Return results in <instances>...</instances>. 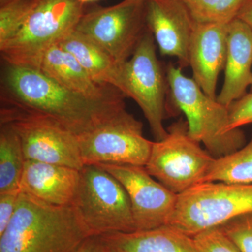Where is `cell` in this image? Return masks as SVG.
Segmentation results:
<instances>
[{"mask_svg":"<svg viewBox=\"0 0 252 252\" xmlns=\"http://www.w3.org/2000/svg\"><path fill=\"white\" fill-rule=\"evenodd\" d=\"M1 85L3 104L49 118L77 135L125 107L124 97L91 100L35 68L6 63Z\"/></svg>","mask_w":252,"mask_h":252,"instance_id":"1","label":"cell"},{"mask_svg":"<svg viewBox=\"0 0 252 252\" xmlns=\"http://www.w3.org/2000/svg\"><path fill=\"white\" fill-rule=\"evenodd\" d=\"M90 236L74 205H51L21 192L0 235V252H72Z\"/></svg>","mask_w":252,"mask_h":252,"instance_id":"2","label":"cell"},{"mask_svg":"<svg viewBox=\"0 0 252 252\" xmlns=\"http://www.w3.org/2000/svg\"><path fill=\"white\" fill-rule=\"evenodd\" d=\"M166 77L172 103L185 113L189 135L193 140L203 143L216 158L245 145L243 131L230 129L228 107L205 94L193 79L182 74V67L170 64Z\"/></svg>","mask_w":252,"mask_h":252,"instance_id":"3","label":"cell"},{"mask_svg":"<svg viewBox=\"0 0 252 252\" xmlns=\"http://www.w3.org/2000/svg\"><path fill=\"white\" fill-rule=\"evenodd\" d=\"M252 212V184L205 182L178 195L167 225L189 235Z\"/></svg>","mask_w":252,"mask_h":252,"instance_id":"4","label":"cell"},{"mask_svg":"<svg viewBox=\"0 0 252 252\" xmlns=\"http://www.w3.org/2000/svg\"><path fill=\"white\" fill-rule=\"evenodd\" d=\"M84 13L79 0H40L19 31L0 44L4 63L37 67L46 50L74 31Z\"/></svg>","mask_w":252,"mask_h":252,"instance_id":"5","label":"cell"},{"mask_svg":"<svg viewBox=\"0 0 252 252\" xmlns=\"http://www.w3.org/2000/svg\"><path fill=\"white\" fill-rule=\"evenodd\" d=\"M73 205L91 236L136 231L126 189L99 165H84L81 169Z\"/></svg>","mask_w":252,"mask_h":252,"instance_id":"6","label":"cell"},{"mask_svg":"<svg viewBox=\"0 0 252 252\" xmlns=\"http://www.w3.org/2000/svg\"><path fill=\"white\" fill-rule=\"evenodd\" d=\"M167 130L165 138L153 142L144 167L149 175L180 195L203 183L216 158L189 135L187 121L180 119Z\"/></svg>","mask_w":252,"mask_h":252,"instance_id":"7","label":"cell"},{"mask_svg":"<svg viewBox=\"0 0 252 252\" xmlns=\"http://www.w3.org/2000/svg\"><path fill=\"white\" fill-rule=\"evenodd\" d=\"M83 163L145 166L153 142L143 135V124L120 109L94 128L77 135Z\"/></svg>","mask_w":252,"mask_h":252,"instance_id":"8","label":"cell"},{"mask_svg":"<svg viewBox=\"0 0 252 252\" xmlns=\"http://www.w3.org/2000/svg\"><path fill=\"white\" fill-rule=\"evenodd\" d=\"M1 124L16 132L26 160L84 167L77 135L52 119L1 104Z\"/></svg>","mask_w":252,"mask_h":252,"instance_id":"9","label":"cell"},{"mask_svg":"<svg viewBox=\"0 0 252 252\" xmlns=\"http://www.w3.org/2000/svg\"><path fill=\"white\" fill-rule=\"evenodd\" d=\"M154 35L146 32L132 57L123 64L124 94L137 102L147 119L156 141L167 135L163 121L168 112L170 89L156 51Z\"/></svg>","mask_w":252,"mask_h":252,"instance_id":"10","label":"cell"},{"mask_svg":"<svg viewBox=\"0 0 252 252\" xmlns=\"http://www.w3.org/2000/svg\"><path fill=\"white\" fill-rule=\"evenodd\" d=\"M147 0H123L82 15L75 30L100 46L119 63L130 59L148 31Z\"/></svg>","mask_w":252,"mask_h":252,"instance_id":"11","label":"cell"},{"mask_svg":"<svg viewBox=\"0 0 252 252\" xmlns=\"http://www.w3.org/2000/svg\"><path fill=\"white\" fill-rule=\"evenodd\" d=\"M126 189L130 199L136 231L166 225L178 195L149 175L145 167L122 164H99Z\"/></svg>","mask_w":252,"mask_h":252,"instance_id":"12","label":"cell"},{"mask_svg":"<svg viewBox=\"0 0 252 252\" xmlns=\"http://www.w3.org/2000/svg\"><path fill=\"white\" fill-rule=\"evenodd\" d=\"M146 21L163 56L178 59L180 67L189 66V48L195 21L180 0H147Z\"/></svg>","mask_w":252,"mask_h":252,"instance_id":"13","label":"cell"},{"mask_svg":"<svg viewBox=\"0 0 252 252\" xmlns=\"http://www.w3.org/2000/svg\"><path fill=\"white\" fill-rule=\"evenodd\" d=\"M228 24L195 23L189 48L193 80L207 95L217 98L219 74L224 69Z\"/></svg>","mask_w":252,"mask_h":252,"instance_id":"14","label":"cell"},{"mask_svg":"<svg viewBox=\"0 0 252 252\" xmlns=\"http://www.w3.org/2000/svg\"><path fill=\"white\" fill-rule=\"evenodd\" d=\"M80 170L73 167L26 160L20 190L51 205H74Z\"/></svg>","mask_w":252,"mask_h":252,"instance_id":"15","label":"cell"},{"mask_svg":"<svg viewBox=\"0 0 252 252\" xmlns=\"http://www.w3.org/2000/svg\"><path fill=\"white\" fill-rule=\"evenodd\" d=\"M252 29L238 18L228 24L225 80L217 100L228 107L252 82Z\"/></svg>","mask_w":252,"mask_h":252,"instance_id":"16","label":"cell"},{"mask_svg":"<svg viewBox=\"0 0 252 252\" xmlns=\"http://www.w3.org/2000/svg\"><path fill=\"white\" fill-rule=\"evenodd\" d=\"M35 69L73 93L91 100L126 97L125 94L115 88L95 82L77 59L59 44L46 50Z\"/></svg>","mask_w":252,"mask_h":252,"instance_id":"17","label":"cell"},{"mask_svg":"<svg viewBox=\"0 0 252 252\" xmlns=\"http://www.w3.org/2000/svg\"><path fill=\"white\" fill-rule=\"evenodd\" d=\"M99 236L111 252H200L193 238L168 225Z\"/></svg>","mask_w":252,"mask_h":252,"instance_id":"18","label":"cell"},{"mask_svg":"<svg viewBox=\"0 0 252 252\" xmlns=\"http://www.w3.org/2000/svg\"><path fill=\"white\" fill-rule=\"evenodd\" d=\"M57 44L72 54L95 82L112 86L124 94V63H117L100 46L75 29Z\"/></svg>","mask_w":252,"mask_h":252,"instance_id":"19","label":"cell"},{"mask_svg":"<svg viewBox=\"0 0 252 252\" xmlns=\"http://www.w3.org/2000/svg\"><path fill=\"white\" fill-rule=\"evenodd\" d=\"M26 158L18 135L7 124L0 131V193L20 190Z\"/></svg>","mask_w":252,"mask_h":252,"instance_id":"20","label":"cell"},{"mask_svg":"<svg viewBox=\"0 0 252 252\" xmlns=\"http://www.w3.org/2000/svg\"><path fill=\"white\" fill-rule=\"evenodd\" d=\"M205 182L252 184V137L236 152L215 159Z\"/></svg>","mask_w":252,"mask_h":252,"instance_id":"21","label":"cell"},{"mask_svg":"<svg viewBox=\"0 0 252 252\" xmlns=\"http://www.w3.org/2000/svg\"><path fill=\"white\" fill-rule=\"evenodd\" d=\"M196 23L229 24L245 0H180Z\"/></svg>","mask_w":252,"mask_h":252,"instance_id":"22","label":"cell"},{"mask_svg":"<svg viewBox=\"0 0 252 252\" xmlns=\"http://www.w3.org/2000/svg\"><path fill=\"white\" fill-rule=\"evenodd\" d=\"M40 0H16L0 6V44L6 42L22 28Z\"/></svg>","mask_w":252,"mask_h":252,"instance_id":"23","label":"cell"},{"mask_svg":"<svg viewBox=\"0 0 252 252\" xmlns=\"http://www.w3.org/2000/svg\"><path fill=\"white\" fill-rule=\"evenodd\" d=\"M218 228L241 252H252V212L240 215Z\"/></svg>","mask_w":252,"mask_h":252,"instance_id":"24","label":"cell"},{"mask_svg":"<svg viewBox=\"0 0 252 252\" xmlns=\"http://www.w3.org/2000/svg\"><path fill=\"white\" fill-rule=\"evenodd\" d=\"M193 239L200 252H241L218 227L202 232Z\"/></svg>","mask_w":252,"mask_h":252,"instance_id":"25","label":"cell"},{"mask_svg":"<svg viewBox=\"0 0 252 252\" xmlns=\"http://www.w3.org/2000/svg\"><path fill=\"white\" fill-rule=\"evenodd\" d=\"M230 130L252 124V92L245 94L228 107Z\"/></svg>","mask_w":252,"mask_h":252,"instance_id":"26","label":"cell"},{"mask_svg":"<svg viewBox=\"0 0 252 252\" xmlns=\"http://www.w3.org/2000/svg\"><path fill=\"white\" fill-rule=\"evenodd\" d=\"M21 190L0 193V235L8 226L16 212Z\"/></svg>","mask_w":252,"mask_h":252,"instance_id":"27","label":"cell"},{"mask_svg":"<svg viewBox=\"0 0 252 252\" xmlns=\"http://www.w3.org/2000/svg\"><path fill=\"white\" fill-rule=\"evenodd\" d=\"M107 245L100 236H90L86 239L72 252H109Z\"/></svg>","mask_w":252,"mask_h":252,"instance_id":"28","label":"cell"},{"mask_svg":"<svg viewBox=\"0 0 252 252\" xmlns=\"http://www.w3.org/2000/svg\"><path fill=\"white\" fill-rule=\"evenodd\" d=\"M237 18L246 23L252 29V0H245Z\"/></svg>","mask_w":252,"mask_h":252,"instance_id":"29","label":"cell"},{"mask_svg":"<svg viewBox=\"0 0 252 252\" xmlns=\"http://www.w3.org/2000/svg\"><path fill=\"white\" fill-rule=\"evenodd\" d=\"M16 1V0H0V6H4L9 4V3L13 2V1Z\"/></svg>","mask_w":252,"mask_h":252,"instance_id":"30","label":"cell"},{"mask_svg":"<svg viewBox=\"0 0 252 252\" xmlns=\"http://www.w3.org/2000/svg\"><path fill=\"white\" fill-rule=\"evenodd\" d=\"M79 1H81L82 4H85V3L91 2V1H97V0H79Z\"/></svg>","mask_w":252,"mask_h":252,"instance_id":"31","label":"cell"},{"mask_svg":"<svg viewBox=\"0 0 252 252\" xmlns=\"http://www.w3.org/2000/svg\"><path fill=\"white\" fill-rule=\"evenodd\" d=\"M251 89H252V84H251Z\"/></svg>","mask_w":252,"mask_h":252,"instance_id":"32","label":"cell"},{"mask_svg":"<svg viewBox=\"0 0 252 252\" xmlns=\"http://www.w3.org/2000/svg\"></svg>","mask_w":252,"mask_h":252,"instance_id":"33","label":"cell"}]
</instances>
